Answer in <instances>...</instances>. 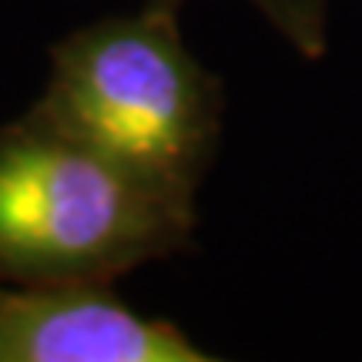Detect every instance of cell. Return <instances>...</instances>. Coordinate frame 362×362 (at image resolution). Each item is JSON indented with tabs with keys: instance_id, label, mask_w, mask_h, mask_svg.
I'll use <instances>...</instances> for the list:
<instances>
[{
	"instance_id": "3",
	"label": "cell",
	"mask_w": 362,
	"mask_h": 362,
	"mask_svg": "<svg viewBox=\"0 0 362 362\" xmlns=\"http://www.w3.org/2000/svg\"><path fill=\"white\" fill-rule=\"evenodd\" d=\"M171 319L84 282H0V362H208Z\"/></svg>"
},
{
	"instance_id": "1",
	"label": "cell",
	"mask_w": 362,
	"mask_h": 362,
	"mask_svg": "<svg viewBox=\"0 0 362 362\" xmlns=\"http://www.w3.org/2000/svg\"><path fill=\"white\" fill-rule=\"evenodd\" d=\"M30 107L161 194L194 205L218 155L225 84L188 51L178 13L144 0L141 11L57 40Z\"/></svg>"
},
{
	"instance_id": "4",
	"label": "cell",
	"mask_w": 362,
	"mask_h": 362,
	"mask_svg": "<svg viewBox=\"0 0 362 362\" xmlns=\"http://www.w3.org/2000/svg\"><path fill=\"white\" fill-rule=\"evenodd\" d=\"M148 4L181 13V7L188 0H148ZM248 4L305 61L325 57V51H329V7H332V0H248Z\"/></svg>"
},
{
	"instance_id": "2",
	"label": "cell",
	"mask_w": 362,
	"mask_h": 362,
	"mask_svg": "<svg viewBox=\"0 0 362 362\" xmlns=\"http://www.w3.org/2000/svg\"><path fill=\"white\" fill-rule=\"evenodd\" d=\"M181 205L27 107L0 128V282L111 285L192 245Z\"/></svg>"
}]
</instances>
